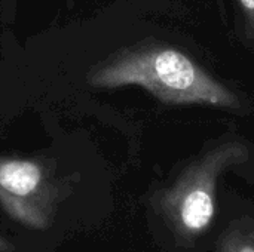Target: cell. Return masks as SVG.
<instances>
[{
    "instance_id": "cell-1",
    "label": "cell",
    "mask_w": 254,
    "mask_h": 252,
    "mask_svg": "<svg viewBox=\"0 0 254 252\" xmlns=\"http://www.w3.org/2000/svg\"><path fill=\"white\" fill-rule=\"evenodd\" d=\"M95 88L135 85L165 104H207L232 108L237 97L195 61L173 48L147 46L121 52L89 74Z\"/></svg>"
},
{
    "instance_id": "cell-2",
    "label": "cell",
    "mask_w": 254,
    "mask_h": 252,
    "mask_svg": "<svg viewBox=\"0 0 254 252\" xmlns=\"http://www.w3.org/2000/svg\"><path fill=\"white\" fill-rule=\"evenodd\" d=\"M246 159L247 149L241 143L216 146L189 165L171 187L159 193V215L177 238V244H195L210 230L216 215L219 175Z\"/></svg>"
},
{
    "instance_id": "cell-3",
    "label": "cell",
    "mask_w": 254,
    "mask_h": 252,
    "mask_svg": "<svg viewBox=\"0 0 254 252\" xmlns=\"http://www.w3.org/2000/svg\"><path fill=\"white\" fill-rule=\"evenodd\" d=\"M42 181V169L30 160H0V189L12 196L25 198L36 192Z\"/></svg>"
},
{
    "instance_id": "cell-4",
    "label": "cell",
    "mask_w": 254,
    "mask_h": 252,
    "mask_svg": "<svg viewBox=\"0 0 254 252\" xmlns=\"http://www.w3.org/2000/svg\"><path fill=\"white\" fill-rule=\"evenodd\" d=\"M216 248L217 252H254L253 220H237L223 227Z\"/></svg>"
},
{
    "instance_id": "cell-5",
    "label": "cell",
    "mask_w": 254,
    "mask_h": 252,
    "mask_svg": "<svg viewBox=\"0 0 254 252\" xmlns=\"http://www.w3.org/2000/svg\"><path fill=\"white\" fill-rule=\"evenodd\" d=\"M240 3L247 15L249 24L254 28V0H240Z\"/></svg>"
}]
</instances>
